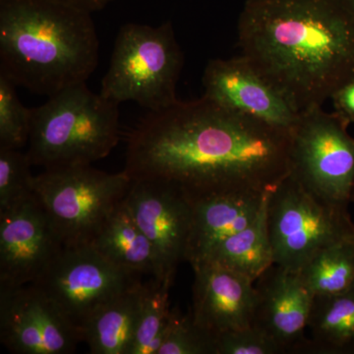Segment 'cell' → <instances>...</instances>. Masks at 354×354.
I'll return each instance as SVG.
<instances>
[{
	"instance_id": "cell-1",
	"label": "cell",
	"mask_w": 354,
	"mask_h": 354,
	"mask_svg": "<svg viewBox=\"0 0 354 354\" xmlns=\"http://www.w3.org/2000/svg\"><path fill=\"white\" fill-rule=\"evenodd\" d=\"M290 132L203 95L149 111L128 136L124 171L171 181L192 201L264 193L290 172Z\"/></svg>"
},
{
	"instance_id": "cell-2",
	"label": "cell",
	"mask_w": 354,
	"mask_h": 354,
	"mask_svg": "<svg viewBox=\"0 0 354 354\" xmlns=\"http://www.w3.org/2000/svg\"><path fill=\"white\" fill-rule=\"evenodd\" d=\"M237 44L298 113L354 77V18L339 0H246Z\"/></svg>"
},
{
	"instance_id": "cell-3",
	"label": "cell",
	"mask_w": 354,
	"mask_h": 354,
	"mask_svg": "<svg viewBox=\"0 0 354 354\" xmlns=\"http://www.w3.org/2000/svg\"><path fill=\"white\" fill-rule=\"evenodd\" d=\"M92 14L53 0H0V73L51 97L87 82L99 62Z\"/></svg>"
},
{
	"instance_id": "cell-4",
	"label": "cell",
	"mask_w": 354,
	"mask_h": 354,
	"mask_svg": "<svg viewBox=\"0 0 354 354\" xmlns=\"http://www.w3.org/2000/svg\"><path fill=\"white\" fill-rule=\"evenodd\" d=\"M86 82L48 97L32 109L27 155L44 169L92 165L108 157L120 141V111Z\"/></svg>"
},
{
	"instance_id": "cell-5",
	"label": "cell",
	"mask_w": 354,
	"mask_h": 354,
	"mask_svg": "<svg viewBox=\"0 0 354 354\" xmlns=\"http://www.w3.org/2000/svg\"><path fill=\"white\" fill-rule=\"evenodd\" d=\"M184 55L171 21L153 27L128 23L114 41L100 94L116 104L135 102L149 111L176 104Z\"/></svg>"
},
{
	"instance_id": "cell-6",
	"label": "cell",
	"mask_w": 354,
	"mask_h": 354,
	"mask_svg": "<svg viewBox=\"0 0 354 354\" xmlns=\"http://www.w3.org/2000/svg\"><path fill=\"white\" fill-rule=\"evenodd\" d=\"M348 207L321 199L288 174L268 193L274 264L299 272L324 249L353 241L354 223Z\"/></svg>"
},
{
	"instance_id": "cell-7",
	"label": "cell",
	"mask_w": 354,
	"mask_h": 354,
	"mask_svg": "<svg viewBox=\"0 0 354 354\" xmlns=\"http://www.w3.org/2000/svg\"><path fill=\"white\" fill-rule=\"evenodd\" d=\"M130 184L125 171L108 174L91 165H70L35 176L34 194L64 247L88 245Z\"/></svg>"
},
{
	"instance_id": "cell-8",
	"label": "cell",
	"mask_w": 354,
	"mask_h": 354,
	"mask_svg": "<svg viewBox=\"0 0 354 354\" xmlns=\"http://www.w3.org/2000/svg\"><path fill=\"white\" fill-rule=\"evenodd\" d=\"M348 125L323 106L300 113L290 131V172L326 201L351 203L354 188V138Z\"/></svg>"
},
{
	"instance_id": "cell-9",
	"label": "cell",
	"mask_w": 354,
	"mask_h": 354,
	"mask_svg": "<svg viewBox=\"0 0 354 354\" xmlns=\"http://www.w3.org/2000/svg\"><path fill=\"white\" fill-rule=\"evenodd\" d=\"M137 276L113 264L88 244L64 247L34 285L81 333L94 310L138 283Z\"/></svg>"
},
{
	"instance_id": "cell-10",
	"label": "cell",
	"mask_w": 354,
	"mask_h": 354,
	"mask_svg": "<svg viewBox=\"0 0 354 354\" xmlns=\"http://www.w3.org/2000/svg\"><path fill=\"white\" fill-rule=\"evenodd\" d=\"M123 202L157 252L160 281L174 283L177 268L186 261L192 200L171 181L139 178L131 179Z\"/></svg>"
},
{
	"instance_id": "cell-11",
	"label": "cell",
	"mask_w": 354,
	"mask_h": 354,
	"mask_svg": "<svg viewBox=\"0 0 354 354\" xmlns=\"http://www.w3.org/2000/svg\"><path fill=\"white\" fill-rule=\"evenodd\" d=\"M0 341L17 354H69L80 330L34 283L0 288Z\"/></svg>"
},
{
	"instance_id": "cell-12",
	"label": "cell",
	"mask_w": 354,
	"mask_h": 354,
	"mask_svg": "<svg viewBox=\"0 0 354 354\" xmlns=\"http://www.w3.org/2000/svg\"><path fill=\"white\" fill-rule=\"evenodd\" d=\"M64 247L35 194L0 213V288L34 283Z\"/></svg>"
},
{
	"instance_id": "cell-13",
	"label": "cell",
	"mask_w": 354,
	"mask_h": 354,
	"mask_svg": "<svg viewBox=\"0 0 354 354\" xmlns=\"http://www.w3.org/2000/svg\"><path fill=\"white\" fill-rule=\"evenodd\" d=\"M202 83L207 99L272 127L290 132L299 120L300 113L242 55L209 60Z\"/></svg>"
},
{
	"instance_id": "cell-14",
	"label": "cell",
	"mask_w": 354,
	"mask_h": 354,
	"mask_svg": "<svg viewBox=\"0 0 354 354\" xmlns=\"http://www.w3.org/2000/svg\"><path fill=\"white\" fill-rule=\"evenodd\" d=\"M314 297L299 272L274 264L256 279L252 327L283 353H308L310 312Z\"/></svg>"
},
{
	"instance_id": "cell-15",
	"label": "cell",
	"mask_w": 354,
	"mask_h": 354,
	"mask_svg": "<svg viewBox=\"0 0 354 354\" xmlns=\"http://www.w3.org/2000/svg\"><path fill=\"white\" fill-rule=\"evenodd\" d=\"M193 321L209 335L242 329L252 325L254 281L216 263L192 266Z\"/></svg>"
},
{
	"instance_id": "cell-16",
	"label": "cell",
	"mask_w": 354,
	"mask_h": 354,
	"mask_svg": "<svg viewBox=\"0 0 354 354\" xmlns=\"http://www.w3.org/2000/svg\"><path fill=\"white\" fill-rule=\"evenodd\" d=\"M269 191L209 195L194 200L186 261L191 266L199 264L220 242L252 223Z\"/></svg>"
},
{
	"instance_id": "cell-17",
	"label": "cell",
	"mask_w": 354,
	"mask_h": 354,
	"mask_svg": "<svg viewBox=\"0 0 354 354\" xmlns=\"http://www.w3.org/2000/svg\"><path fill=\"white\" fill-rule=\"evenodd\" d=\"M145 285L138 281L100 305L81 328L82 342L93 354H129Z\"/></svg>"
},
{
	"instance_id": "cell-18",
	"label": "cell",
	"mask_w": 354,
	"mask_h": 354,
	"mask_svg": "<svg viewBox=\"0 0 354 354\" xmlns=\"http://www.w3.org/2000/svg\"><path fill=\"white\" fill-rule=\"evenodd\" d=\"M90 245L122 269L135 274H152L153 278L160 279L157 252L123 200L104 221Z\"/></svg>"
},
{
	"instance_id": "cell-19",
	"label": "cell",
	"mask_w": 354,
	"mask_h": 354,
	"mask_svg": "<svg viewBox=\"0 0 354 354\" xmlns=\"http://www.w3.org/2000/svg\"><path fill=\"white\" fill-rule=\"evenodd\" d=\"M308 353L354 354V286L332 297H314Z\"/></svg>"
},
{
	"instance_id": "cell-20",
	"label": "cell",
	"mask_w": 354,
	"mask_h": 354,
	"mask_svg": "<svg viewBox=\"0 0 354 354\" xmlns=\"http://www.w3.org/2000/svg\"><path fill=\"white\" fill-rule=\"evenodd\" d=\"M267 200L268 194L260 213L252 223L220 242L203 262L209 261L223 266L254 283L274 265L268 230Z\"/></svg>"
},
{
	"instance_id": "cell-21",
	"label": "cell",
	"mask_w": 354,
	"mask_h": 354,
	"mask_svg": "<svg viewBox=\"0 0 354 354\" xmlns=\"http://www.w3.org/2000/svg\"><path fill=\"white\" fill-rule=\"evenodd\" d=\"M313 297H332L354 286V239L324 249L299 272Z\"/></svg>"
},
{
	"instance_id": "cell-22",
	"label": "cell",
	"mask_w": 354,
	"mask_h": 354,
	"mask_svg": "<svg viewBox=\"0 0 354 354\" xmlns=\"http://www.w3.org/2000/svg\"><path fill=\"white\" fill-rule=\"evenodd\" d=\"M172 281H160L155 278L145 283L143 301L129 354H158L164 339L172 310L169 290Z\"/></svg>"
},
{
	"instance_id": "cell-23",
	"label": "cell",
	"mask_w": 354,
	"mask_h": 354,
	"mask_svg": "<svg viewBox=\"0 0 354 354\" xmlns=\"http://www.w3.org/2000/svg\"><path fill=\"white\" fill-rule=\"evenodd\" d=\"M21 149H0V213L34 195L32 162Z\"/></svg>"
},
{
	"instance_id": "cell-24",
	"label": "cell",
	"mask_w": 354,
	"mask_h": 354,
	"mask_svg": "<svg viewBox=\"0 0 354 354\" xmlns=\"http://www.w3.org/2000/svg\"><path fill=\"white\" fill-rule=\"evenodd\" d=\"M15 88L0 73V149H22L29 141L32 109L22 104Z\"/></svg>"
},
{
	"instance_id": "cell-25",
	"label": "cell",
	"mask_w": 354,
	"mask_h": 354,
	"mask_svg": "<svg viewBox=\"0 0 354 354\" xmlns=\"http://www.w3.org/2000/svg\"><path fill=\"white\" fill-rule=\"evenodd\" d=\"M158 354H215V337L198 327L191 313L172 310Z\"/></svg>"
},
{
	"instance_id": "cell-26",
	"label": "cell",
	"mask_w": 354,
	"mask_h": 354,
	"mask_svg": "<svg viewBox=\"0 0 354 354\" xmlns=\"http://www.w3.org/2000/svg\"><path fill=\"white\" fill-rule=\"evenodd\" d=\"M215 354H283V351L267 335L249 326L216 335Z\"/></svg>"
},
{
	"instance_id": "cell-27",
	"label": "cell",
	"mask_w": 354,
	"mask_h": 354,
	"mask_svg": "<svg viewBox=\"0 0 354 354\" xmlns=\"http://www.w3.org/2000/svg\"><path fill=\"white\" fill-rule=\"evenodd\" d=\"M330 100L335 115L348 127L354 124V77L337 88Z\"/></svg>"
},
{
	"instance_id": "cell-28",
	"label": "cell",
	"mask_w": 354,
	"mask_h": 354,
	"mask_svg": "<svg viewBox=\"0 0 354 354\" xmlns=\"http://www.w3.org/2000/svg\"><path fill=\"white\" fill-rule=\"evenodd\" d=\"M53 1L92 14L102 10L113 0H53Z\"/></svg>"
},
{
	"instance_id": "cell-29",
	"label": "cell",
	"mask_w": 354,
	"mask_h": 354,
	"mask_svg": "<svg viewBox=\"0 0 354 354\" xmlns=\"http://www.w3.org/2000/svg\"><path fill=\"white\" fill-rule=\"evenodd\" d=\"M339 1L354 18V0H339Z\"/></svg>"
},
{
	"instance_id": "cell-30",
	"label": "cell",
	"mask_w": 354,
	"mask_h": 354,
	"mask_svg": "<svg viewBox=\"0 0 354 354\" xmlns=\"http://www.w3.org/2000/svg\"><path fill=\"white\" fill-rule=\"evenodd\" d=\"M351 202L353 203V204H354V188H353V194H351Z\"/></svg>"
}]
</instances>
